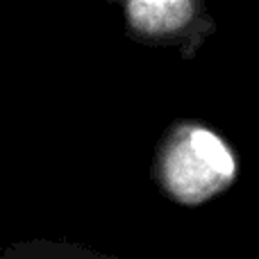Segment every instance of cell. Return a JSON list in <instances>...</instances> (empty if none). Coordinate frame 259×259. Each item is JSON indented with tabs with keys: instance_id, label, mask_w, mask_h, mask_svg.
Listing matches in <instances>:
<instances>
[{
	"instance_id": "7a4b0ae2",
	"label": "cell",
	"mask_w": 259,
	"mask_h": 259,
	"mask_svg": "<svg viewBox=\"0 0 259 259\" xmlns=\"http://www.w3.org/2000/svg\"><path fill=\"white\" fill-rule=\"evenodd\" d=\"M193 3L189 0H130L123 5L125 21L137 36H170L193 18Z\"/></svg>"
},
{
	"instance_id": "3957f363",
	"label": "cell",
	"mask_w": 259,
	"mask_h": 259,
	"mask_svg": "<svg viewBox=\"0 0 259 259\" xmlns=\"http://www.w3.org/2000/svg\"><path fill=\"white\" fill-rule=\"evenodd\" d=\"M0 259H116L98 250L84 248L71 241H53V239H30L16 241L0 252Z\"/></svg>"
},
{
	"instance_id": "6da1fadb",
	"label": "cell",
	"mask_w": 259,
	"mask_h": 259,
	"mask_svg": "<svg viewBox=\"0 0 259 259\" xmlns=\"http://www.w3.org/2000/svg\"><path fill=\"white\" fill-rule=\"evenodd\" d=\"M164 187L182 202H200L234 173V159L214 132L202 127L178 132L161 155Z\"/></svg>"
}]
</instances>
